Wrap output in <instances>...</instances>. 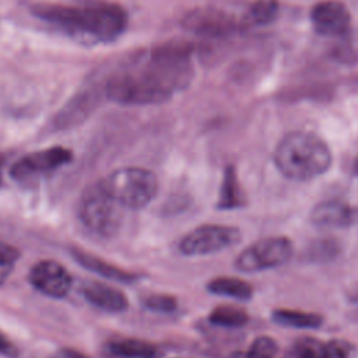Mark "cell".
Masks as SVG:
<instances>
[{
	"mask_svg": "<svg viewBox=\"0 0 358 358\" xmlns=\"http://www.w3.org/2000/svg\"><path fill=\"white\" fill-rule=\"evenodd\" d=\"M194 76L193 49L179 41L154 46L113 70L105 95L122 105H154L186 90Z\"/></svg>",
	"mask_w": 358,
	"mask_h": 358,
	"instance_id": "obj_1",
	"label": "cell"
},
{
	"mask_svg": "<svg viewBox=\"0 0 358 358\" xmlns=\"http://www.w3.org/2000/svg\"><path fill=\"white\" fill-rule=\"evenodd\" d=\"M32 14L69 38L87 45L109 43L127 25L126 11L106 0H78L74 4L38 3Z\"/></svg>",
	"mask_w": 358,
	"mask_h": 358,
	"instance_id": "obj_2",
	"label": "cell"
},
{
	"mask_svg": "<svg viewBox=\"0 0 358 358\" xmlns=\"http://www.w3.org/2000/svg\"><path fill=\"white\" fill-rule=\"evenodd\" d=\"M274 164L285 178L306 182L330 168L331 152L319 136L309 131H291L278 141Z\"/></svg>",
	"mask_w": 358,
	"mask_h": 358,
	"instance_id": "obj_3",
	"label": "cell"
},
{
	"mask_svg": "<svg viewBox=\"0 0 358 358\" xmlns=\"http://www.w3.org/2000/svg\"><path fill=\"white\" fill-rule=\"evenodd\" d=\"M99 183L123 208H143L151 203L158 193V179L155 173L141 166L115 169L99 180Z\"/></svg>",
	"mask_w": 358,
	"mask_h": 358,
	"instance_id": "obj_4",
	"label": "cell"
},
{
	"mask_svg": "<svg viewBox=\"0 0 358 358\" xmlns=\"http://www.w3.org/2000/svg\"><path fill=\"white\" fill-rule=\"evenodd\" d=\"M122 208L96 182L83 192L77 214L80 222L91 235L108 239L115 236L122 227Z\"/></svg>",
	"mask_w": 358,
	"mask_h": 358,
	"instance_id": "obj_5",
	"label": "cell"
},
{
	"mask_svg": "<svg viewBox=\"0 0 358 358\" xmlns=\"http://www.w3.org/2000/svg\"><path fill=\"white\" fill-rule=\"evenodd\" d=\"M292 242L285 236H270L245 248L235 260L242 273H259L285 264L292 256Z\"/></svg>",
	"mask_w": 358,
	"mask_h": 358,
	"instance_id": "obj_6",
	"label": "cell"
},
{
	"mask_svg": "<svg viewBox=\"0 0 358 358\" xmlns=\"http://www.w3.org/2000/svg\"><path fill=\"white\" fill-rule=\"evenodd\" d=\"M239 239L241 231L236 227L206 224L187 232L179 242V250L185 256H206L228 249Z\"/></svg>",
	"mask_w": 358,
	"mask_h": 358,
	"instance_id": "obj_7",
	"label": "cell"
},
{
	"mask_svg": "<svg viewBox=\"0 0 358 358\" xmlns=\"http://www.w3.org/2000/svg\"><path fill=\"white\" fill-rule=\"evenodd\" d=\"M71 159L73 154L69 148L49 147L21 157L11 165L10 176L18 182L31 180L67 165Z\"/></svg>",
	"mask_w": 358,
	"mask_h": 358,
	"instance_id": "obj_8",
	"label": "cell"
},
{
	"mask_svg": "<svg viewBox=\"0 0 358 358\" xmlns=\"http://www.w3.org/2000/svg\"><path fill=\"white\" fill-rule=\"evenodd\" d=\"M238 20L224 8L215 6H204L189 11L182 27L196 35L218 38L234 32L238 28Z\"/></svg>",
	"mask_w": 358,
	"mask_h": 358,
	"instance_id": "obj_9",
	"label": "cell"
},
{
	"mask_svg": "<svg viewBox=\"0 0 358 358\" xmlns=\"http://www.w3.org/2000/svg\"><path fill=\"white\" fill-rule=\"evenodd\" d=\"M31 285L49 298H64L73 285L67 268L55 260H41L29 271Z\"/></svg>",
	"mask_w": 358,
	"mask_h": 358,
	"instance_id": "obj_10",
	"label": "cell"
},
{
	"mask_svg": "<svg viewBox=\"0 0 358 358\" xmlns=\"http://www.w3.org/2000/svg\"><path fill=\"white\" fill-rule=\"evenodd\" d=\"M310 21L315 31L326 36H337L350 27V11L338 0H322L310 10Z\"/></svg>",
	"mask_w": 358,
	"mask_h": 358,
	"instance_id": "obj_11",
	"label": "cell"
},
{
	"mask_svg": "<svg viewBox=\"0 0 358 358\" xmlns=\"http://www.w3.org/2000/svg\"><path fill=\"white\" fill-rule=\"evenodd\" d=\"M101 90H105V84H90L80 90L56 115L55 126L57 129H67L84 120L95 109Z\"/></svg>",
	"mask_w": 358,
	"mask_h": 358,
	"instance_id": "obj_12",
	"label": "cell"
},
{
	"mask_svg": "<svg viewBox=\"0 0 358 358\" xmlns=\"http://www.w3.org/2000/svg\"><path fill=\"white\" fill-rule=\"evenodd\" d=\"M358 220V210L351 204L329 199L316 204L310 211V221L317 227L341 228L354 224Z\"/></svg>",
	"mask_w": 358,
	"mask_h": 358,
	"instance_id": "obj_13",
	"label": "cell"
},
{
	"mask_svg": "<svg viewBox=\"0 0 358 358\" xmlns=\"http://www.w3.org/2000/svg\"><path fill=\"white\" fill-rule=\"evenodd\" d=\"M298 358H352L354 347L343 340L322 341L315 337H301L294 344Z\"/></svg>",
	"mask_w": 358,
	"mask_h": 358,
	"instance_id": "obj_14",
	"label": "cell"
},
{
	"mask_svg": "<svg viewBox=\"0 0 358 358\" xmlns=\"http://www.w3.org/2000/svg\"><path fill=\"white\" fill-rule=\"evenodd\" d=\"M83 296L94 306L108 312H123L127 309L126 295L112 285L99 281H87L81 287Z\"/></svg>",
	"mask_w": 358,
	"mask_h": 358,
	"instance_id": "obj_15",
	"label": "cell"
},
{
	"mask_svg": "<svg viewBox=\"0 0 358 358\" xmlns=\"http://www.w3.org/2000/svg\"><path fill=\"white\" fill-rule=\"evenodd\" d=\"M71 256L76 259V262L85 267L87 270L96 273L102 277H105L106 280L110 281H116V282H131L134 280H137V275L133 273H129L117 266H113L105 260H102L98 256H94L85 250H78V249H73Z\"/></svg>",
	"mask_w": 358,
	"mask_h": 358,
	"instance_id": "obj_16",
	"label": "cell"
},
{
	"mask_svg": "<svg viewBox=\"0 0 358 358\" xmlns=\"http://www.w3.org/2000/svg\"><path fill=\"white\" fill-rule=\"evenodd\" d=\"M109 351L122 358H161V350L138 338H119L109 344Z\"/></svg>",
	"mask_w": 358,
	"mask_h": 358,
	"instance_id": "obj_17",
	"label": "cell"
},
{
	"mask_svg": "<svg viewBox=\"0 0 358 358\" xmlns=\"http://www.w3.org/2000/svg\"><path fill=\"white\" fill-rule=\"evenodd\" d=\"M245 204L243 193L236 176V171L232 165H228L222 175L217 207L221 210H234Z\"/></svg>",
	"mask_w": 358,
	"mask_h": 358,
	"instance_id": "obj_18",
	"label": "cell"
},
{
	"mask_svg": "<svg viewBox=\"0 0 358 358\" xmlns=\"http://www.w3.org/2000/svg\"><path fill=\"white\" fill-rule=\"evenodd\" d=\"M207 289L220 296H228L239 301H248L253 295V288L249 282L238 277H215L207 284Z\"/></svg>",
	"mask_w": 358,
	"mask_h": 358,
	"instance_id": "obj_19",
	"label": "cell"
},
{
	"mask_svg": "<svg viewBox=\"0 0 358 358\" xmlns=\"http://www.w3.org/2000/svg\"><path fill=\"white\" fill-rule=\"evenodd\" d=\"M273 320L278 324L296 329H316L323 323V317L317 313L284 308L273 312Z\"/></svg>",
	"mask_w": 358,
	"mask_h": 358,
	"instance_id": "obj_20",
	"label": "cell"
},
{
	"mask_svg": "<svg viewBox=\"0 0 358 358\" xmlns=\"http://www.w3.org/2000/svg\"><path fill=\"white\" fill-rule=\"evenodd\" d=\"M210 323L220 327H228V329H236L242 327L248 323L249 316L248 313L236 306L229 305H221L217 306L208 316Z\"/></svg>",
	"mask_w": 358,
	"mask_h": 358,
	"instance_id": "obj_21",
	"label": "cell"
},
{
	"mask_svg": "<svg viewBox=\"0 0 358 358\" xmlns=\"http://www.w3.org/2000/svg\"><path fill=\"white\" fill-rule=\"evenodd\" d=\"M280 13V4L277 0H256L249 11V20L255 24H270L273 22Z\"/></svg>",
	"mask_w": 358,
	"mask_h": 358,
	"instance_id": "obj_22",
	"label": "cell"
},
{
	"mask_svg": "<svg viewBox=\"0 0 358 358\" xmlns=\"http://www.w3.org/2000/svg\"><path fill=\"white\" fill-rule=\"evenodd\" d=\"M278 351L277 343L268 336L257 337L249 350L241 355V358H275Z\"/></svg>",
	"mask_w": 358,
	"mask_h": 358,
	"instance_id": "obj_23",
	"label": "cell"
},
{
	"mask_svg": "<svg viewBox=\"0 0 358 358\" xmlns=\"http://www.w3.org/2000/svg\"><path fill=\"white\" fill-rule=\"evenodd\" d=\"M340 252V248L334 239H317L312 242L306 253L310 260L326 262L333 259Z\"/></svg>",
	"mask_w": 358,
	"mask_h": 358,
	"instance_id": "obj_24",
	"label": "cell"
},
{
	"mask_svg": "<svg viewBox=\"0 0 358 358\" xmlns=\"http://www.w3.org/2000/svg\"><path fill=\"white\" fill-rule=\"evenodd\" d=\"M144 306L150 310L159 312V313H169L176 309V299L172 295H165V294H151L147 295L143 301Z\"/></svg>",
	"mask_w": 358,
	"mask_h": 358,
	"instance_id": "obj_25",
	"label": "cell"
},
{
	"mask_svg": "<svg viewBox=\"0 0 358 358\" xmlns=\"http://www.w3.org/2000/svg\"><path fill=\"white\" fill-rule=\"evenodd\" d=\"M20 257V250L6 242L0 241V267H7L14 264Z\"/></svg>",
	"mask_w": 358,
	"mask_h": 358,
	"instance_id": "obj_26",
	"label": "cell"
},
{
	"mask_svg": "<svg viewBox=\"0 0 358 358\" xmlns=\"http://www.w3.org/2000/svg\"><path fill=\"white\" fill-rule=\"evenodd\" d=\"M50 358H90V357L73 348H60Z\"/></svg>",
	"mask_w": 358,
	"mask_h": 358,
	"instance_id": "obj_27",
	"label": "cell"
},
{
	"mask_svg": "<svg viewBox=\"0 0 358 358\" xmlns=\"http://www.w3.org/2000/svg\"><path fill=\"white\" fill-rule=\"evenodd\" d=\"M0 354L7 355V357H15L17 355L14 345L8 341V338L3 333H0Z\"/></svg>",
	"mask_w": 358,
	"mask_h": 358,
	"instance_id": "obj_28",
	"label": "cell"
},
{
	"mask_svg": "<svg viewBox=\"0 0 358 358\" xmlns=\"http://www.w3.org/2000/svg\"><path fill=\"white\" fill-rule=\"evenodd\" d=\"M354 171H355V173L358 175V157H357V159H355V162H354Z\"/></svg>",
	"mask_w": 358,
	"mask_h": 358,
	"instance_id": "obj_29",
	"label": "cell"
},
{
	"mask_svg": "<svg viewBox=\"0 0 358 358\" xmlns=\"http://www.w3.org/2000/svg\"><path fill=\"white\" fill-rule=\"evenodd\" d=\"M0 182H1V176H0Z\"/></svg>",
	"mask_w": 358,
	"mask_h": 358,
	"instance_id": "obj_30",
	"label": "cell"
}]
</instances>
